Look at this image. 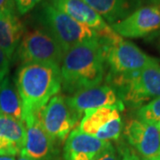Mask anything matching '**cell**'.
<instances>
[{"label":"cell","mask_w":160,"mask_h":160,"mask_svg":"<svg viewBox=\"0 0 160 160\" xmlns=\"http://www.w3.org/2000/svg\"><path fill=\"white\" fill-rule=\"evenodd\" d=\"M106 62L101 37L85 41L65 52L61 63L62 87L73 94L102 84Z\"/></svg>","instance_id":"6da1fadb"},{"label":"cell","mask_w":160,"mask_h":160,"mask_svg":"<svg viewBox=\"0 0 160 160\" xmlns=\"http://www.w3.org/2000/svg\"><path fill=\"white\" fill-rule=\"evenodd\" d=\"M0 114L24 123L22 100L17 87L8 77L0 82Z\"/></svg>","instance_id":"ac0fdd59"},{"label":"cell","mask_w":160,"mask_h":160,"mask_svg":"<svg viewBox=\"0 0 160 160\" xmlns=\"http://www.w3.org/2000/svg\"><path fill=\"white\" fill-rule=\"evenodd\" d=\"M26 32L15 6L0 11V48L12 59Z\"/></svg>","instance_id":"5bb4252c"},{"label":"cell","mask_w":160,"mask_h":160,"mask_svg":"<svg viewBox=\"0 0 160 160\" xmlns=\"http://www.w3.org/2000/svg\"><path fill=\"white\" fill-rule=\"evenodd\" d=\"M44 0H13L19 15H25Z\"/></svg>","instance_id":"44dd1931"},{"label":"cell","mask_w":160,"mask_h":160,"mask_svg":"<svg viewBox=\"0 0 160 160\" xmlns=\"http://www.w3.org/2000/svg\"><path fill=\"white\" fill-rule=\"evenodd\" d=\"M158 46H159V49H160V39H158Z\"/></svg>","instance_id":"4dcf8cb0"},{"label":"cell","mask_w":160,"mask_h":160,"mask_svg":"<svg viewBox=\"0 0 160 160\" xmlns=\"http://www.w3.org/2000/svg\"><path fill=\"white\" fill-rule=\"evenodd\" d=\"M78 22L96 31L100 36L111 33L113 29L100 14L82 0H46Z\"/></svg>","instance_id":"4fadbf2b"},{"label":"cell","mask_w":160,"mask_h":160,"mask_svg":"<svg viewBox=\"0 0 160 160\" xmlns=\"http://www.w3.org/2000/svg\"><path fill=\"white\" fill-rule=\"evenodd\" d=\"M140 1L142 4L145 2L146 4H148V6H160V0H140Z\"/></svg>","instance_id":"484cf974"},{"label":"cell","mask_w":160,"mask_h":160,"mask_svg":"<svg viewBox=\"0 0 160 160\" xmlns=\"http://www.w3.org/2000/svg\"><path fill=\"white\" fill-rule=\"evenodd\" d=\"M110 27L123 38L151 36L160 30V6L139 7L125 19L111 24Z\"/></svg>","instance_id":"9c48e42d"},{"label":"cell","mask_w":160,"mask_h":160,"mask_svg":"<svg viewBox=\"0 0 160 160\" xmlns=\"http://www.w3.org/2000/svg\"><path fill=\"white\" fill-rule=\"evenodd\" d=\"M43 129L56 143L64 142L73 130L79 117L69 108L66 97L56 94L36 116Z\"/></svg>","instance_id":"52a82bcc"},{"label":"cell","mask_w":160,"mask_h":160,"mask_svg":"<svg viewBox=\"0 0 160 160\" xmlns=\"http://www.w3.org/2000/svg\"><path fill=\"white\" fill-rule=\"evenodd\" d=\"M123 129L124 125L121 117H119L110 120L106 125H104L93 134V136L100 140L110 142V141H118L119 139Z\"/></svg>","instance_id":"d6986e66"},{"label":"cell","mask_w":160,"mask_h":160,"mask_svg":"<svg viewBox=\"0 0 160 160\" xmlns=\"http://www.w3.org/2000/svg\"><path fill=\"white\" fill-rule=\"evenodd\" d=\"M65 52L46 30L38 27L26 31L16 50L22 64L52 62L61 65Z\"/></svg>","instance_id":"8992f818"},{"label":"cell","mask_w":160,"mask_h":160,"mask_svg":"<svg viewBox=\"0 0 160 160\" xmlns=\"http://www.w3.org/2000/svg\"><path fill=\"white\" fill-rule=\"evenodd\" d=\"M105 20L114 24L125 19L142 5L140 0H82Z\"/></svg>","instance_id":"2e32d148"},{"label":"cell","mask_w":160,"mask_h":160,"mask_svg":"<svg viewBox=\"0 0 160 160\" xmlns=\"http://www.w3.org/2000/svg\"><path fill=\"white\" fill-rule=\"evenodd\" d=\"M150 37H151L152 38H158V39H160V30H158V32H156V33H154L153 35H151Z\"/></svg>","instance_id":"f1b7e54d"},{"label":"cell","mask_w":160,"mask_h":160,"mask_svg":"<svg viewBox=\"0 0 160 160\" xmlns=\"http://www.w3.org/2000/svg\"><path fill=\"white\" fill-rule=\"evenodd\" d=\"M124 109L125 106H111L90 111L84 115L76 129L87 134L93 135L110 120L121 117V112Z\"/></svg>","instance_id":"e0dca14e"},{"label":"cell","mask_w":160,"mask_h":160,"mask_svg":"<svg viewBox=\"0 0 160 160\" xmlns=\"http://www.w3.org/2000/svg\"><path fill=\"white\" fill-rule=\"evenodd\" d=\"M106 84L117 92L125 106L140 108L160 97V64L127 75H107Z\"/></svg>","instance_id":"3957f363"},{"label":"cell","mask_w":160,"mask_h":160,"mask_svg":"<svg viewBox=\"0 0 160 160\" xmlns=\"http://www.w3.org/2000/svg\"><path fill=\"white\" fill-rule=\"evenodd\" d=\"M15 86L22 103L24 121L36 117L62 88L60 65L52 62L22 64L15 77Z\"/></svg>","instance_id":"7a4b0ae2"},{"label":"cell","mask_w":160,"mask_h":160,"mask_svg":"<svg viewBox=\"0 0 160 160\" xmlns=\"http://www.w3.org/2000/svg\"><path fill=\"white\" fill-rule=\"evenodd\" d=\"M0 160H15L13 157H6V156H2L0 157Z\"/></svg>","instance_id":"83f0119b"},{"label":"cell","mask_w":160,"mask_h":160,"mask_svg":"<svg viewBox=\"0 0 160 160\" xmlns=\"http://www.w3.org/2000/svg\"><path fill=\"white\" fill-rule=\"evenodd\" d=\"M159 160H160V159H159Z\"/></svg>","instance_id":"1f68e13d"},{"label":"cell","mask_w":160,"mask_h":160,"mask_svg":"<svg viewBox=\"0 0 160 160\" xmlns=\"http://www.w3.org/2000/svg\"><path fill=\"white\" fill-rule=\"evenodd\" d=\"M69 108L79 118L90 111L111 106H125L115 90L109 85H99L75 92L66 97Z\"/></svg>","instance_id":"30bf717a"},{"label":"cell","mask_w":160,"mask_h":160,"mask_svg":"<svg viewBox=\"0 0 160 160\" xmlns=\"http://www.w3.org/2000/svg\"><path fill=\"white\" fill-rule=\"evenodd\" d=\"M26 126L13 118L0 114V157H14L23 150Z\"/></svg>","instance_id":"9a60e30c"},{"label":"cell","mask_w":160,"mask_h":160,"mask_svg":"<svg viewBox=\"0 0 160 160\" xmlns=\"http://www.w3.org/2000/svg\"><path fill=\"white\" fill-rule=\"evenodd\" d=\"M26 141L21 154L33 160H59L57 145L43 129L37 117L24 121Z\"/></svg>","instance_id":"8fae6325"},{"label":"cell","mask_w":160,"mask_h":160,"mask_svg":"<svg viewBox=\"0 0 160 160\" xmlns=\"http://www.w3.org/2000/svg\"><path fill=\"white\" fill-rule=\"evenodd\" d=\"M157 126H158V128H159V130H160V123H158V125H157Z\"/></svg>","instance_id":"f546056e"},{"label":"cell","mask_w":160,"mask_h":160,"mask_svg":"<svg viewBox=\"0 0 160 160\" xmlns=\"http://www.w3.org/2000/svg\"><path fill=\"white\" fill-rule=\"evenodd\" d=\"M11 6H15L13 0H0V11Z\"/></svg>","instance_id":"d4e9b609"},{"label":"cell","mask_w":160,"mask_h":160,"mask_svg":"<svg viewBox=\"0 0 160 160\" xmlns=\"http://www.w3.org/2000/svg\"><path fill=\"white\" fill-rule=\"evenodd\" d=\"M102 43L107 75H127L137 72L159 62L142 52L136 45L125 40L114 30L100 36Z\"/></svg>","instance_id":"5b68a950"},{"label":"cell","mask_w":160,"mask_h":160,"mask_svg":"<svg viewBox=\"0 0 160 160\" xmlns=\"http://www.w3.org/2000/svg\"><path fill=\"white\" fill-rule=\"evenodd\" d=\"M35 17L40 28L53 37L64 52L85 41L100 38L96 31L78 22L46 0L40 3Z\"/></svg>","instance_id":"277c9868"},{"label":"cell","mask_w":160,"mask_h":160,"mask_svg":"<svg viewBox=\"0 0 160 160\" xmlns=\"http://www.w3.org/2000/svg\"><path fill=\"white\" fill-rule=\"evenodd\" d=\"M111 145L93 135L73 129L65 141L64 160H96Z\"/></svg>","instance_id":"7c38bea8"},{"label":"cell","mask_w":160,"mask_h":160,"mask_svg":"<svg viewBox=\"0 0 160 160\" xmlns=\"http://www.w3.org/2000/svg\"><path fill=\"white\" fill-rule=\"evenodd\" d=\"M124 135L141 160L160 159V130L157 125L131 118L124 126Z\"/></svg>","instance_id":"ba28073f"},{"label":"cell","mask_w":160,"mask_h":160,"mask_svg":"<svg viewBox=\"0 0 160 160\" xmlns=\"http://www.w3.org/2000/svg\"><path fill=\"white\" fill-rule=\"evenodd\" d=\"M96 160H120V158L117 154L114 146L111 144Z\"/></svg>","instance_id":"cb8c5ba5"},{"label":"cell","mask_w":160,"mask_h":160,"mask_svg":"<svg viewBox=\"0 0 160 160\" xmlns=\"http://www.w3.org/2000/svg\"><path fill=\"white\" fill-rule=\"evenodd\" d=\"M119 152L120 160H141L137 153L126 144H121Z\"/></svg>","instance_id":"603a6c76"},{"label":"cell","mask_w":160,"mask_h":160,"mask_svg":"<svg viewBox=\"0 0 160 160\" xmlns=\"http://www.w3.org/2000/svg\"><path fill=\"white\" fill-rule=\"evenodd\" d=\"M18 160H33V159L29 158H28V157H27V156H25V155L20 154V156H19V158H18Z\"/></svg>","instance_id":"4316f807"},{"label":"cell","mask_w":160,"mask_h":160,"mask_svg":"<svg viewBox=\"0 0 160 160\" xmlns=\"http://www.w3.org/2000/svg\"><path fill=\"white\" fill-rule=\"evenodd\" d=\"M10 58L0 48V82L7 77L10 69Z\"/></svg>","instance_id":"7402d4cb"},{"label":"cell","mask_w":160,"mask_h":160,"mask_svg":"<svg viewBox=\"0 0 160 160\" xmlns=\"http://www.w3.org/2000/svg\"><path fill=\"white\" fill-rule=\"evenodd\" d=\"M136 118L149 124L158 125L160 123V97L140 107L136 112Z\"/></svg>","instance_id":"ffe728a7"}]
</instances>
